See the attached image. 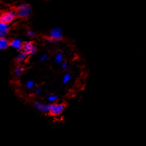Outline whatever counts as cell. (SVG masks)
<instances>
[{"label":"cell","mask_w":146,"mask_h":146,"mask_svg":"<svg viewBox=\"0 0 146 146\" xmlns=\"http://www.w3.org/2000/svg\"><path fill=\"white\" fill-rule=\"evenodd\" d=\"M47 100H48L49 102H54L57 100V96L55 95H49L48 98H47Z\"/></svg>","instance_id":"cell-15"},{"label":"cell","mask_w":146,"mask_h":146,"mask_svg":"<svg viewBox=\"0 0 146 146\" xmlns=\"http://www.w3.org/2000/svg\"><path fill=\"white\" fill-rule=\"evenodd\" d=\"M35 106L41 113H48L50 111L51 104H42L40 102H35Z\"/></svg>","instance_id":"cell-6"},{"label":"cell","mask_w":146,"mask_h":146,"mask_svg":"<svg viewBox=\"0 0 146 146\" xmlns=\"http://www.w3.org/2000/svg\"><path fill=\"white\" fill-rule=\"evenodd\" d=\"M44 41L47 42H52L54 40H53L51 37H50V36H49V37H45V38H44Z\"/></svg>","instance_id":"cell-20"},{"label":"cell","mask_w":146,"mask_h":146,"mask_svg":"<svg viewBox=\"0 0 146 146\" xmlns=\"http://www.w3.org/2000/svg\"><path fill=\"white\" fill-rule=\"evenodd\" d=\"M9 46V42L5 37H0V50H6Z\"/></svg>","instance_id":"cell-9"},{"label":"cell","mask_w":146,"mask_h":146,"mask_svg":"<svg viewBox=\"0 0 146 146\" xmlns=\"http://www.w3.org/2000/svg\"><path fill=\"white\" fill-rule=\"evenodd\" d=\"M50 37L53 40H59L62 38V31L60 27H55L50 32Z\"/></svg>","instance_id":"cell-5"},{"label":"cell","mask_w":146,"mask_h":146,"mask_svg":"<svg viewBox=\"0 0 146 146\" xmlns=\"http://www.w3.org/2000/svg\"><path fill=\"white\" fill-rule=\"evenodd\" d=\"M9 31V25L8 24L0 22V37H6Z\"/></svg>","instance_id":"cell-7"},{"label":"cell","mask_w":146,"mask_h":146,"mask_svg":"<svg viewBox=\"0 0 146 146\" xmlns=\"http://www.w3.org/2000/svg\"><path fill=\"white\" fill-rule=\"evenodd\" d=\"M28 55L24 52H22L19 53L18 54L17 57V60L18 62H22L25 61L27 58Z\"/></svg>","instance_id":"cell-10"},{"label":"cell","mask_w":146,"mask_h":146,"mask_svg":"<svg viewBox=\"0 0 146 146\" xmlns=\"http://www.w3.org/2000/svg\"><path fill=\"white\" fill-rule=\"evenodd\" d=\"M9 45H10L12 48L15 49V50H18V51H20L21 50H22L23 43H22V42L21 41V40H19V39H15V40H13L10 43H9Z\"/></svg>","instance_id":"cell-8"},{"label":"cell","mask_w":146,"mask_h":146,"mask_svg":"<svg viewBox=\"0 0 146 146\" xmlns=\"http://www.w3.org/2000/svg\"><path fill=\"white\" fill-rule=\"evenodd\" d=\"M54 60H55V62L58 64H61V63L63 62V54L61 52H57L55 54V57H54Z\"/></svg>","instance_id":"cell-11"},{"label":"cell","mask_w":146,"mask_h":146,"mask_svg":"<svg viewBox=\"0 0 146 146\" xmlns=\"http://www.w3.org/2000/svg\"><path fill=\"white\" fill-rule=\"evenodd\" d=\"M64 108H65V105L64 104H53V105H51L50 113L54 116L60 115L63 113Z\"/></svg>","instance_id":"cell-4"},{"label":"cell","mask_w":146,"mask_h":146,"mask_svg":"<svg viewBox=\"0 0 146 146\" xmlns=\"http://www.w3.org/2000/svg\"><path fill=\"white\" fill-rule=\"evenodd\" d=\"M42 93V90L40 89V88H36V89H35V94L36 95H41Z\"/></svg>","instance_id":"cell-18"},{"label":"cell","mask_w":146,"mask_h":146,"mask_svg":"<svg viewBox=\"0 0 146 146\" xmlns=\"http://www.w3.org/2000/svg\"><path fill=\"white\" fill-rule=\"evenodd\" d=\"M16 17V13L13 11H8L2 14L0 17V22L9 25Z\"/></svg>","instance_id":"cell-2"},{"label":"cell","mask_w":146,"mask_h":146,"mask_svg":"<svg viewBox=\"0 0 146 146\" xmlns=\"http://www.w3.org/2000/svg\"><path fill=\"white\" fill-rule=\"evenodd\" d=\"M61 67L63 70H65V69H67V67H68V64H67V62H62L61 63Z\"/></svg>","instance_id":"cell-16"},{"label":"cell","mask_w":146,"mask_h":146,"mask_svg":"<svg viewBox=\"0 0 146 146\" xmlns=\"http://www.w3.org/2000/svg\"><path fill=\"white\" fill-rule=\"evenodd\" d=\"M35 83L33 80L27 81L26 84H25V86H26V88H27L28 90L33 89V88H35Z\"/></svg>","instance_id":"cell-14"},{"label":"cell","mask_w":146,"mask_h":146,"mask_svg":"<svg viewBox=\"0 0 146 146\" xmlns=\"http://www.w3.org/2000/svg\"><path fill=\"white\" fill-rule=\"evenodd\" d=\"M32 12V9H31L30 6L26 4L20 5L19 7L17 9V15L22 18H27L31 15Z\"/></svg>","instance_id":"cell-1"},{"label":"cell","mask_w":146,"mask_h":146,"mask_svg":"<svg viewBox=\"0 0 146 146\" xmlns=\"http://www.w3.org/2000/svg\"><path fill=\"white\" fill-rule=\"evenodd\" d=\"M22 50L24 52L26 53L27 55H34L36 54V49L34 43L31 42H25L22 45Z\"/></svg>","instance_id":"cell-3"},{"label":"cell","mask_w":146,"mask_h":146,"mask_svg":"<svg viewBox=\"0 0 146 146\" xmlns=\"http://www.w3.org/2000/svg\"><path fill=\"white\" fill-rule=\"evenodd\" d=\"M23 72H24V68L22 67V66H19V67H17V68L15 69V72H14V74H15V76L19 77L22 75Z\"/></svg>","instance_id":"cell-12"},{"label":"cell","mask_w":146,"mask_h":146,"mask_svg":"<svg viewBox=\"0 0 146 146\" xmlns=\"http://www.w3.org/2000/svg\"><path fill=\"white\" fill-rule=\"evenodd\" d=\"M72 79V75L70 72H67L64 74V75L63 76L62 81L64 83H67V82H70Z\"/></svg>","instance_id":"cell-13"},{"label":"cell","mask_w":146,"mask_h":146,"mask_svg":"<svg viewBox=\"0 0 146 146\" xmlns=\"http://www.w3.org/2000/svg\"><path fill=\"white\" fill-rule=\"evenodd\" d=\"M27 35L29 36H33L34 35H35V32H34V31L30 30V29H29V30L27 31Z\"/></svg>","instance_id":"cell-19"},{"label":"cell","mask_w":146,"mask_h":146,"mask_svg":"<svg viewBox=\"0 0 146 146\" xmlns=\"http://www.w3.org/2000/svg\"><path fill=\"white\" fill-rule=\"evenodd\" d=\"M47 54H42V55L41 56V57H40V62H44L46 60H47Z\"/></svg>","instance_id":"cell-17"}]
</instances>
